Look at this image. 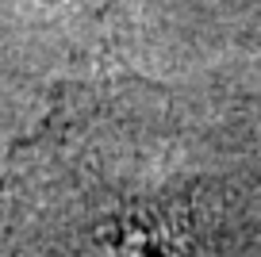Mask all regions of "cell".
I'll use <instances>...</instances> for the list:
<instances>
[{
  "mask_svg": "<svg viewBox=\"0 0 261 257\" xmlns=\"http://www.w3.org/2000/svg\"><path fill=\"white\" fill-rule=\"evenodd\" d=\"M58 4H73V8H108L112 0H58Z\"/></svg>",
  "mask_w": 261,
  "mask_h": 257,
  "instance_id": "cell-2",
  "label": "cell"
},
{
  "mask_svg": "<svg viewBox=\"0 0 261 257\" xmlns=\"http://www.w3.org/2000/svg\"><path fill=\"white\" fill-rule=\"evenodd\" d=\"M4 257H257L261 146L135 77L65 85L12 153Z\"/></svg>",
  "mask_w": 261,
  "mask_h": 257,
  "instance_id": "cell-1",
  "label": "cell"
}]
</instances>
